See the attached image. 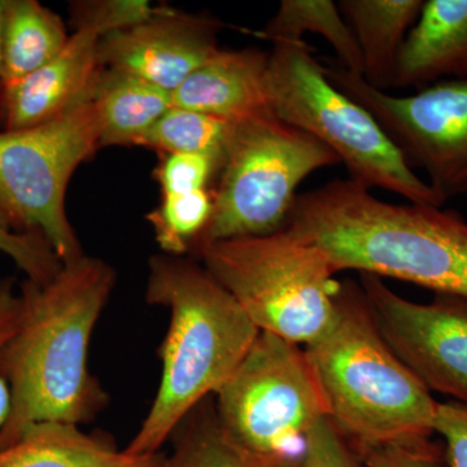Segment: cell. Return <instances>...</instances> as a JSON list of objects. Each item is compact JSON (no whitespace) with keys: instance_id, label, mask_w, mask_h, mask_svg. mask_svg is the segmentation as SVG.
I'll return each mask as SVG.
<instances>
[{"instance_id":"14","label":"cell","mask_w":467,"mask_h":467,"mask_svg":"<svg viewBox=\"0 0 467 467\" xmlns=\"http://www.w3.org/2000/svg\"><path fill=\"white\" fill-rule=\"evenodd\" d=\"M171 103L230 122L272 110L269 54L220 48L171 92Z\"/></svg>"},{"instance_id":"12","label":"cell","mask_w":467,"mask_h":467,"mask_svg":"<svg viewBox=\"0 0 467 467\" xmlns=\"http://www.w3.org/2000/svg\"><path fill=\"white\" fill-rule=\"evenodd\" d=\"M223 24L211 15L159 8L149 20L101 36V67L138 77L173 92L213 57Z\"/></svg>"},{"instance_id":"7","label":"cell","mask_w":467,"mask_h":467,"mask_svg":"<svg viewBox=\"0 0 467 467\" xmlns=\"http://www.w3.org/2000/svg\"><path fill=\"white\" fill-rule=\"evenodd\" d=\"M337 164L334 150L273 110L233 122L211 220L193 251L285 229L300 183Z\"/></svg>"},{"instance_id":"3","label":"cell","mask_w":467,"mask_h":467,"mask_svg":"<svg viewBox=\"0 0 467 467\" xmlns=\"http://www.w3.org/2000/svg\"><path fill=\"white\" fill-rule=\"evenodd\" d=\"M144 296L167 308L171 321L159 348L158 393L125 448L133 456L161 453L181 420L223 386L260 334L232 295L186 257H150Z\"/></svg>"},{"instance_id":"31","label":"cell","mask_w":467,"mask_h":467,"mask_svg":"<svg viewBox=\"0 0 467 467\" xmlns=\"http://www.w3.org/2000/svg\"><path fill=\"white\" fill-rule=\"evenodd\" d=\"M5 0H0V81H2V30H3V16H5ZM0 130H2V124H0Z\"/></svg>"},{"instance_id":"19","label":"cell","mask_w":467,"mask_h":467,"mask_svg":"<svg viewBox=\"0 0 467 467\" xmlns=\"http://www.w3.org/2000/svg\"><path fill=\"white\" fill-rule=\"evenodd\" d=\"M69 36L61 17L36 0H5L0 88L46 66L66 47Z\"/></svg>"},{"instance_id":"21","label":"cell","mask_w":467,"mask_h":467,"mask_svg":"<svg viewBox=\"0 0 467 467\" xmlns=\"http://www.w3.org/2000/svg\"><path fill=\"white\" fill-rule=\"evenodd\" d=\"M306 33L325 38L334 48L337 60L350 73L362 76L358 42L333 0H282L263 36L272 43L300 42Z\"/></svg>"},{"instance_id":"26","label":"cell","mask_w":467,"mask_h":467,"mask_svg":"<svg viewBox=\"0 0 467 467\" xmlns=\"http://www.w3.org/2000/svg\"><path fill=\"white\" fill-rule=\"evenodd\" d=\"M220 165L213 159L195 153H167L155 171L162 195H181L207 190Z\"/></svg>"},{"instance_id":"29","label":"cell","mask_w":467,"mask_h":467,"mask_svg":"<svg viewBox=\"0 0 467 467\" xmlns=\"http://www.w3.org/2000/svg\"><path fill=\"white\" fill-rule=\"evenodd\" d=\"M365 467H441L444 450L434 441L418 447L386 445L358 453Z\"/></svg>"},{"instance_id":"10","label":"cell","mask_w":467,"mask_h":467,"mask_svg":"<svg viewBox=\"0 0 467 467\" xmlns=\"http://www.w3.org/2000/svg\"><path fill=\"white\" fill-rule=\"evenodd\" d=\"M324 72L376 119L411 169L429 175L442 202L467 193V79L427 86L409 97L377 90L361 76L326 57Z\"/></svg>"},{"instance_id":"23","label":"cell","mask_w":467,"mask_h":467,"mask_svg":"<svg viewBox=\"0 0 467 467\" xmlns=\"http://www.w3.org/2000/svg\"><path fill=\"white\" fill-rule=\"evenodd\" d=\"M213 211V193L208 190L162 195L158 208L146 216L162 254L184 257L192 254Z\"/></svg>"},{"instance_id":"22","label":"cell","mask_w":467,"mask_h":467,"mask_svg":"<svg viewBox=\"0 0 467 467\" xmlns=\"http://www.w3.org/2000/svg\"><path fill=\"white\" fill-rule=\"evenodd\" d=\"M233 122L195 110L171 107L135 146L165 153L207 156L223 167Z\"/></svg>"},{"instance_id":"2","label":"cell","mask_w":467,"mask_h":467,"mask_svg":"<svg viewBox=\"0 0 467 467\" xmlns=\"http://www.w3.org/2000/svg\"><path fill=\"white\" fill-rule=\"evenodd\" d=\"M324 251L335 275L358 270L467 300V221L426 204H392L350 180L297 196L285 226Z\"/></svg>"},{"instance_id":"4","label":"cell","mask_w":467,"mask_h":467,"mask_svg":"<svg viewBox=\"0 0 467 467\" xmlns=\"http://www.w3.org/2000/svg\"><path fill=\"white\" fill-rule=\"evenodd\" d=\"M327 333L304 347L327 420L358 453L432 442L439 402L378 331L361 285L339 282Z\"/></svg>"},{"instance_id":"18","label":"cell","mask_w":467,"mask_h":467,"mask_svg":"<svg viewBox=\"0 0 467 467\" xmlns=\"http://www.w3.org/2000/svg\"><path fill=\"white\" fill-rule=\"evenodd\" d=\"M90 100L99 115L100 149L135 146L173 107L171 92L138 77L101 67Z\"/></svg>"},{"instance_id":"13","label":"cell","mask_w":467,"mask_h":467,"mask_svg":"<svg viewBox=\"0 0 467 467\" xmlns=\"http://www.w3.org/2000/svg\"><path fill=\"white\" fill-rule=\"evenodd\" d=\"M100 34L78 27L57 57L16 84L0 88L2 130L34 128L91 99Z\"/></svg>"},{"instance_id":"5","label":"cell","mask_w":467,"mask_h":467,"mask_svg":"<svg viewBox=\"0 0 467 467\" xmlns=\"http://www.w3.org/2000/svg\"><path fill=\"white\" fill-rule=\"evenodd\" d=\"M264 333L306 347L337 318L339 282L330 261L287 227L192 252Z\"/></svg>"},{"instance_id":"17","label":"cell","mask_w":467,"mask_h":467,"mask_svg":"<svg viewBox=\"0 0 467 467\" xmlns=\"http://www.w3.org/2000/svg\"><path fill=\"white\" fill-rule=\"evenodd\" d=\"M423 0H340L337 7L358 42L362 78L377 90L392 88L399 55L417 23Z\"/></svg>"},{"instance_id":"28","label":"cell","mask_w":467,"mask_h":467,"mask_svg":"<svg viewBox=\"0 0 467 467\" xmlns=\"http://www.w3.org/2000/svg\"><path fill=\"white\" fill-rule=\"evenodd\" d=\"M434 431L445 441V465L467 467V405L457 401L439 402Z\"/></svg>"},{"instance_id":"9","label":"cell","mask_w":467,"mask_h":467,"mask_svg":"<svg viewBox=\"0 0 467 467\" xmlns=\"http://www.w3.org/2000/svg\"><path fill=\"white\" fill-rule=\"evenodd\" d=\"M223 430L254 453L304 459L306 438L327 409L304 347L260 331L213 395Z\"/></svg>"},{"instance_id":"1","label":"cell","mask_w":467,"mask_h":467,"mask_svg":"<svg viewBox=\"0 0 467 467\" xmlns=\"http://www.w3.org/2000/svg\"><path fill=\"white\" fill-rule=\"evenodd\" d=\"M116 278L109 263L84 254L63 264L47 284H21L20 322L0 353L12 399L0 448L36 423L88 425L109 405V396L88 370V353Z\"/></svg>"},{"instance_id":"27","label":"cell","mask_w":467,"mask_h":467,"mask_svg":"<svg viewBox=\"0 0 467 467\" xmlns=\"http://www.w3.org/2000/svg\"><path fill=\"white\" fill-rule=\"evenodd\" d=\"M304 467H365L358 451L326 418L306 438Z\"/></svg>"},{"instance_id":"20","label":"cell","mask_w":467,"mask_h":467,"mask_svg":"<svg viewBox=\"0 0 467 467\" xmlns=\"http://www.w3.org/2000/svg\"><path fill=\"white\" fill-rule=\"evenodd\" d=\"M169 441L164 467H304V459L264 456L227 434L209 396L181 420Z\"/></svg>"},{"instance_id":"24","label":"cell","mask_w":467,"mask_h":467,"mask_svg":"<svg viewBox=\"0 0 467 467\" xmlns=\"http://www.w3.org/2000/svg\"><path fill=\"white\" fill-rule=\"evenodd\" d=\"M0 252L7 254L34 284H47L60 272L63 264L50 242L36 232H17L0 211Z\"/></svg>"},{"instance_id":"8","label":"cell","mask_w":467,"mask_h":467,"mask_svg":"<svg viewBox=\"0 0 467 467\" xmlns=\"http://www.w3.org/2000/svg\"><path fill=\"white\" fill-rule=\"evenodd\" d=\"M100 149V122L91 100L23 130H0V211L17 232L42 234L61 264L84 256L67 216V184Z\"/></svg>"},{"instance_id":"25","label":"cell","mask_w":467,"mask_h":467,"mask_svg":"<svg viewBox=\"0 0 467 467\" xmlns=\"http://www.w3.org/2000/svg\"><path fill=\"white\" fill-rule=\"evenodd\" d=\"M159 8L146 0H98L75 2L70 5L73 24L78 27H90L100 34L119 32L152 17Z\"/></svg>"},{"instance_id":"15","label":"cell","mask_w":467,"mask_h":467,"mask_svg":"<svg viewBox=\"0 0 467 467\" xmlns=\"http://www.w3.org/2000/svg\"><path fill=\"white\" fill-rule=\"evenodd\" d=\"M467 79V0H427L399 55L392 88Z\"/></svg>"},{"instance_id":"6","label":"cell","mask_w":467,"mask_h":467,"mask_svg":"<svg viewBox=\"0 0 467 467\" xmlns=\"http://www.w3.org/2000/svg\"><path fill=\"white\" fill-rule=\"evenodd\" d=\"M269 91L275 115L334 150L353 182L398 193L413 204H444L409 167L376 119L328 81L306 41L273 43Z\"/></svg>"},{"instance_id":"11","label":"cell","mask_w":467,"mask_h":467,"mask_svg":"<svg viewBox=\"0 0 467 467\" xmlns=\"http://www.w3.org/2000/svg\"><path fill=\"white\" fill-rule=\"evenodd\" d=\"M361 288L378 331L430 392L467 405V300L436 294L413 303L382 278L361 275Z\"/></svg>"},{"instance_id":"16","label":"cell","mask_w":467,"mask_h":467,"mask_svg":"<svg viewBox=\"0 0 467 467\" xmlns=\"http://www.w3.org/2000/svg\"><path fill=\"white\" fill-rule=\"evenodd\" d=\"M165 454L133 456L103 434L61 422L33 425L0 448V467H164Z\"/></svg>"},{"instance_id":"30","label":"cell","mask_w":467,"mask_h":467,"mask_svg":"<svg viewBox=\"0 0 467 467\" xmlns=\"http://www.w3.org/2000/svg\"><path fill=\"white\" fill-rule=\"evenodd\" d=\"M20 291H17L14 278L0 279V353L8 340L16 333L21 318ZM11 391L7 380L0 373V431L7 422L11 413Z\"/></svg>"}]
</instances>
